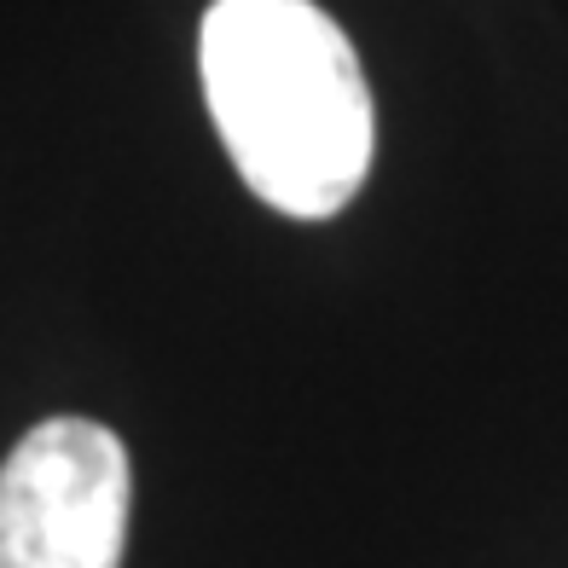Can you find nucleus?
Wrapping results in <instances>:
<instances>
[{"label":"nucleus","instance_id":"f257e3e1","mask_svg":"<svg viewBox=\"0 0 568 568\" xmlns=\"http://www.w3.org/2000/svg\"><path fill=\"white\" fill-rule=\"evenodd\" d=\"M197 70L232 169L267 210H348L377 151V111L337 18L314 0H210Z\"/></svg>","mask_w":568,"mask_h":568},{"label":"nucleus","instance_id":"f03ea898","mask_svg":"<svg viewBox=\"0 0 568 568\" xmlns=\"http://www.w3.org/2000/svg\"><path fill=\"white\" fill-rule=\"evenodd\" d=\"M134 470L116 429L47 418L0 464V568H122Z\"/></svg>","mask_w":568,"mask_h":568}]
</instances>
